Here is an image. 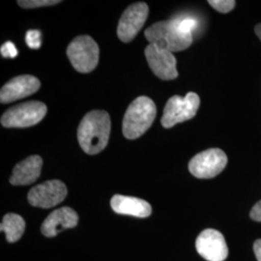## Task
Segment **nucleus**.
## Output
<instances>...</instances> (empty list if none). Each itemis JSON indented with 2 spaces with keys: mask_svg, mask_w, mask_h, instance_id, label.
Listing matches in <instances>:
<instances>
[{
  "mask_svg": "<svg viewBox=\"0 0 261 261\" xmlns=\"http://www.w3.org/2000/svg\"><path fill=\"white\" fill-rule=\"evenodd\" d=\"M112 122L105 111H92L85 114L77 129L80 146L86 154L95 155L103 151L110 140Z\"/></svg>",
  "mask_w": 261,
  "mask_h": 261,
  "instance_id": "obj_1",
  "label": "nucleus"
},
{
  "mask_svg": "<svg viewBox=\"0 0 261 261\" xmlns=\"http://www.w3.org/2000/svg\"><path fill=\"white\" fill-rule=\"evenodd\" d=\"M157 109L155 103L146 96H140L133 101L123 118L122 130L128 140L141 137L156 118Z\"/></svg>",
  "mask_w": 261,
  "mask_h": 261,
  "instance_id": "obj_2",
  "label": "nucleus"
},
{
  "mask_svg": "<svg viewBox=\"0 0 261 261\" xmlns=\"http://www.w3.org/2000/svg\"><path fill=\"white\" fill-rule=\"evenodd\" d=\"M145 37L150 45L175 53L184 50L192 45V34L184 33L178 28L176 20L159 21L145 30Z\"/></svg>",
  "mask_w": 261,
  "mask_h": 261,
  "instance_id": "obj_3",
  "label": "nucleus"
},
{
  "mask_svg": "<svg viewBox=\"0 0 261 261\" xmlns=\"http://www.w3.org/2000/svg\"><path fill=\"white\" fill-rule=\"evenodd\" d=\"M67 56L80 73L92 72L99 62V47L93 38L82 35L75 38L67 47Z\"/></svg>",
  "mask_w": 261,
  "mask_h": 261,
  "instance_id": "obj_4",
  "label": "nucleus"
},
{
  "mask_svg": "<svg viewBox=\"0 0 261 261\" xmlns=\"http://www.w3.org/2000/svg\"><path fill=\"white\" fill-rule=\"evenodd\" d=\"M47 111V106L42 102L19 103L4 112L1 116V125L5 128H28L43 120Z\"/></svg>",
  "mask_w": 261,
  "mask_h": 261,
  "instance_id": "obj_5",
  "label": "nucleus"
},
{
  "mask_svg": "<svg viewBox=\"0 0 261 261\" xmlns=\"http://www.w3.org/2000/svg\"><path fill=\"white\" fill-rule=\"evenodd\" d=\"M200 105L198 95L194 92L187 94L185 97L172 96L165 107L162 117L164 128H171L181 122L192 119L196 116Z\"/></svg>",
  "mask_w": 261,
  "mask_h": 261,
  "instance_id": "obj_6",
  "label": "nucleus"
},
{
  "mask_svg": "<svg viewBox=\"0 0 261 261\" xmlns=\"http://www.w3.org/2000/svg\"><path fill=\"white\" fill-rule=\"evenodd\" d=\"M227 165V156L218 148L198 153L189 163L190 172L199 179H210L220 174Z\"/></svg>",
  "mask_w": 261,
  "mask_h": 261,
  "instance_id": "obj_7",
  "label": "nucleus"
},
{
  "mask_svg": "<svg viewBox=\"0 0 261 261\" xmlns=\"http://www.w3.org/2000/svg\"><path fill=\"white\" fill-rule=\"evenodd\" d=\"M149 8L144 2L132 4L123 13L117 28V36L124 43H130L145 23Z\"/></svg>",
  "mask_w": 261,
  "mask_h": 261,
  "instance_id": "obj_8",
  "label": "nucleus"
},
{
  "mask_svg": "<svg viewBox=\"0 0 261 261\" xmlns=\"http://www.w3.org/2000/svg\"><path fill=\"white\" fill-rule=\"evenodd\" d=\"M67 187L59 180H49L32 188L28 193V202L34 207L51 208L61 203L67 196Z\"/></svg>",
  "mask_w": 261,
  "mask_h": 261,
  "instance_id": "obj_9",
  "label": "nucleus"
},
{
  "mask_svg": "<svg viewBox=\"0 0 261 261\" xmlns=\"http://www.w3.org/2000/svg\"><path fill=\"white\" fill-rule=\"evenodd\" d=\"M197 252L208 261H224L228 255V248L224 235L220 231L208 228L196 238Z\"/></svg>",
  "mask_w": 261,
  "mask_h": 261,
  "instance_id": "obj_10",
  "label": "nucleus"
},
{
  "mask_svg": "<svg viewBox=\"0 0 261 261\" xmlns=\"http://www.w3.org/2000/svg\"><path fill=\"white\" fill-rule=\"evenodd\" d=\"M144 54L150 69L161 80L171 81L177 77L176 58L172 53L149 44Z\"/></svg>",
  "mask_w": 261,
  "mask_h": 261,
  "instance_id": "obj_11",
  "label": "nucleus"
},
{
  "mask_svg": "<svg viewBox=\"0 0 261 261\" xmlns=\"http://www.w3.org/2000/svg\"><path fill=\"white\" fill-rule=\"evenodd\" d=\"M41 83L37 77L30 75L16 76L1 88L0 102L2 103H12L19 99L25 98L37 92Z\"/></svg>",
  "mask_w": 261,
  "mask_h": 261,
  "instance_id": "obj_12",
  "label": "nucleus"
},
{
  "mask_svg": "<svg viewBox=\"0 0 261 261\" xmlns=\"http://www.w3.org/2000/svg\"><path fill=\"white\" fill-rule=\"evenodd\" d=\"M79 216L70 207H61L48 215L41 226V231L46 237H54L66 228L75 227Z\"/></svg>",
  "mask_w": 261,
  "mask_h": 261,
  "instance_id": "obj_13",
  "label": "nucleus"
},
{
  "mask_svg": "<svg viewBox=\"0 0 261 261\" xmlns=\"http://www.w3.org/2000/svg\"><path fill=\"white\" fill-rule=\"evenodd\" d=\"M43 167V160L37 155L30 156L19 163L14 169L10 183L15 186H25L37 180Z\"/></svg>",
  "mask_w": 261,
  "mask_h": 261,
  "instance_id": "obj_14",
  "label": "nucleus"
},
{
  "mask_svg": "<svg viewBox=\"0 0 261 261\" xmlns=\"http://www.w3.org/2000/svg\"><path fill=\"white\" fill-rule=\"evenodd\" d=\"M111 205L117 214L147 218L152 213V207L147 201L134 196L115 195L112 196Z\"/></svg>",
  "mask_w": 261,
  "mask_h": 261,
  "instance_id": "obj_15",
  "label": "nucleus"
},
{
  "mask_svg": "<svg viewBox=\"0 0 261 261\" xmlns=\"http://www.w3.org/2000/svg\"><path fill=\"white\" fill-rule=\"evenodd\" d=\"M0 230L5 233L8 242H17L25 230V222L19 215L15 213L6 214L0 224Z\"/></svg>",
  "mask_w": 261,
  "mask_h": 261,
  "instance_id": "obj_16",
  "label": "nucleus"
},
{
  "mask_svg": "<svg viewBox=\"0 0 261 261\" xmlns=\"http://www.w3.org/2000/svg\"><path fill=\"white\" fill-rule=\"evenodd\" d=\"M61 1L57 0H20L18 1L20 7L25 8V9H30V8H39V7H45V6H53L60 3Z\"/></svg>",
  "mask_w": 261,
  "mask_h": 261,
  "instance_id": "obj_17",
  "label": "nucleus"
},
{
  "mask_svg": "<svg viewBox=\"0 0 261 261\" xmlns=\"http://www.w3.org/2000/svg\"><path fill=\"white\" fill-rule=\"evenodd\" d=\"M208 3L220 13H228L234 9L236 2L234 0H209Z\"/></svg>",
  "mask_w": 261,
  "mask_h": 261,
  "instance_id": "obj_18",
  "label": "nucleus"
},
{
  "mask_svg": "<svg viewBox=\"0 0 261 261\" xmlns=\"http://www.w3.org/2000/svg\"><path fill=\"white\" fill-rule=\"evenodd\" d=\"M25 41L28 47L33 49H37L42 45V34L39 30L31 29L28 30L25 36Z\"/></svg>",
  "mask_w": 261,
  "mask_h": 261,
  "instance_id": "obj_19",
  "label": "nucleus"
},
{
  "mask_svg": "<svg viewBox=\"0 0 261 261\" xmlns=\"http://www.w3.org/2000/svg\"><path fill=\"white\" fill-rule=\"evenodd\" d=\"M175 20L177 22L178 28L186 34H192L193 30H195L196 27L198 25L197 20L193 18H185V19H175Z\"/></svg>",
  "mask_w": 261,
  "mask_h": 261,
  "instance_id": "obj_20",
  "label": "nucleus"
},
{
  "mask_svg": "<svg viewBox=\"0 0 261 261\" xmlns=\"http://www.w3.org/2000/svg\"><path fill=\"white\" fill-rule=\"evenodd\" d=\"M1 56L5 58H15L18 56V49L12 42L4 43L0 48Z\"/></svg>",
  "mask_w": 261,
  "mask_h": 261,
  "instance_id": "obj_21",
  "label": "nucleus"
},
{
  "mask_svg": "<svg viewBox=\"0 0 261 261\" xmlns=\"http://www.w3.org/2000/svg\"><path fill=\"white\" fill-rule=\"evenodd\" d=\"M250 217L253 221L261 223V200L252 207L251 213H250Z\"/></svg>",
  "mask_w": 261,
  "mask_h": 261,
  "instance_id": "obj_22",
  "label": "nucleus"
},
{
  "mask_svg": "<svg viewBox=\"0 0 261 261\" xmlns=\"http://www.w3.org/2000/svg\"><path fill=\"white\" fill-rule=\"evenodd\" d=\"M253 252L257 261H261V239L256 240L253 244Z\"/></svg>",
  "mask_w": 261,
  "mask_h": 261,
  "instance_id": "obj_23",
  "label": "nucleus"
},
{
  "mask_svg": "<svg viewBox=\"0 0 261 261\" xmlns=\"http://www.w3.org/2000/svg\"><path fill=\"white\" fill-rule=\"evenodd\" d=\"M254 31H255V33H256V35H257V37L259 38L261 40V23L260 24H257L255 28H254Z\"/></svg>",
  "mask_w": 261,
  "mask_h": 261,
  "instance_id": "obj_24",
  "label": "nucleus"
}]
</instances>
